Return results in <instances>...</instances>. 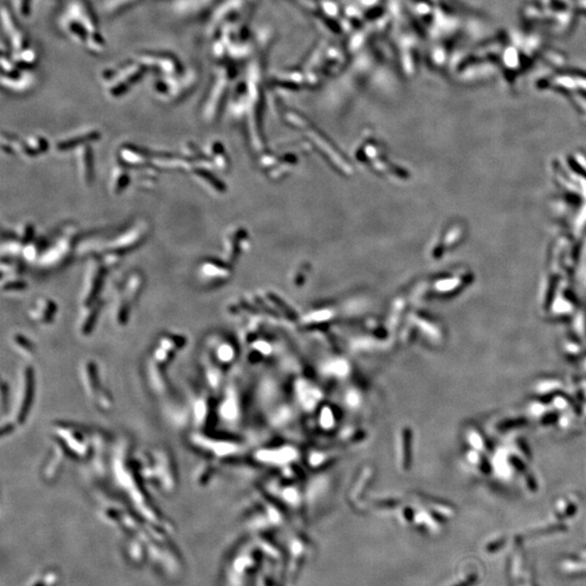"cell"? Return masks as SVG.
Instances as JSON below:
<instances>
[{"mask_svg": "<svg viewBox=\"0 0 586 586\" xmlns=\"http://www.w3.org/2000/svg\"><path fill=\"white\" fill-rule=\"evenodd\" d=\"M28 2L29 0H21V10L24 13L28 10Z\"/></svg>", "mask_w": 586, "mask_h": 586, "instance_id": "cell-1", "label": "cell"}]
</instances>
